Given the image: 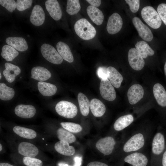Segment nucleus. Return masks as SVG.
Masks as SVG:
<instances>
[{
    "label": "nucleus",
    "mask_w": 166,
    "mask_h": 166,
    "mask_svg": "<svg viewBox=\"0 0 166 166\" xmlns=\"http://www.w3.org/2000/svg\"><path fill=\"white\" fill-rule=\"evenodd\" d=\"M0 166H14L7 163L1 162L0 163Z\"/></svg>",
    "instance_id": "nucleus-47"
},
{
    "label": "nucleus",
    "mask_w": 166,
    "mask_h": 166,
    "mask_svg": "<svg viewBox=\"0 0 166 166\" xmlns=\"http://www.w3.org/2000/svg\"><path fill=\"white\" fill-rule=\"evenodd\" d=\"M157 11L161 19L166 25V4H159L157 7Z\"/></svg>",
    "instance_id": "nucleus-40"
},
{
    "label": "nucleus",
    "mask_w": 166,
    "mask_h": 166,
    "mask_svg": "<svg viewBox=\"0 0 166 166\" xmlns=\"http://www.w3.org/2000/svg\"><path fill=\"white\" fill-rule=\"evenodd\" d=\"M108 78L113 87L119 88L123 80L122 75L115 68L109 66L107 68Z\"/></svg>",
    "instance_id": "nucleus-21"
},
{
    "label": "nucleus",
    "mask_w": 166,
    "mask_h": 166,
    "mask_svg": "<svg viewBox=\"0 0 166 166\" xmlns=\"http://www.w3.org/2000/svg\"><path fill=\"white\" fill-rule=\"evenodd\" d=\"M14 132L20 137L28 139H33L37 136L36 132L34 130L19 126H14Z\"/></svg>",
    "instance_id": "nucleus-31"
},
{
    "label": "nucleus",
    "mask_w": 166,
    "mask_h": 166,
    "mask_svg": "<svg viewBox=\"0 0 166 166\" xmlns=\"http://www.w3.org/2000/svg\"><path fill=\"white\" fill-rule=\"evenodd\" d=\"M97 75L98 77L102 79H108L107 68L104 67H100L97 70Z\"/></svg>",
    "instance_id": "nucleus-42"
},
{
    "label": "nucleus",
    "mask_w": 166,
    "mask_h": 166,
    "mask_svg": "<svg viewBox=\"0 0 166 166\" xmlns=\"http://www.w3.org/2000/svg\"><path fill=\"white\" fill-rule=\"evenodd\" d=\"M144 95L143 87L138 84L132 85L128 89L127 97L129 103L134 105L139 102Z\"/></svg>",
    "instance_id": "nucleus-11"
},
{
    "label": "nucleus",
    "mask_w": 166,
    "mask_h": 166,
    "mask_svg": "<svg viewBox=\"0 0 166 166\" xmlns=\"http://www.w3.org/2000/svg\"><path fill=\"white\" fill-rule=\"evenodd\" d=\"M57 135L60 140L65 141L69 144L74 142L76 138L74 135L63 128H60L57 130Z\"/></svg>",
    "instance_id": "nucleus-34"
},
{
    "label": "nucleus",
    "mask_w": 166,
    "mask_h": 166,
    "mask_svg": "<svg viewBox=\"0 0 166 166\" xmlns=\"http://www.w3.org/2000/svg\"><path fill=\"white\" fill-rule=\"evenodd\" d=\"M55 110L59 115L67 118L74 117L77 113L76 106L71 102L61 101L56 104Z\"/></svg>",
    "instance_id": "nucleus-3"
},
{
    "label": "nucleus",
    "mask_w": 166,
    "mask_h": 166,
    "mask_svg": "<svg viewBox=\"0 0 166 166\" xmlns=\"http://www.w3.org/2000/svg\"><path fill=\"white\" fill-rule=\"evenodd\" d=\"M74 28L77 35L84 40H90L94 38L96 34L95 28L85 18L77 21L74 24Z\"/></svg>",
    "instance_id": "nucleus-1"
},
{
    "label": "nucleus",
    "mask_w": 166,
    "mask_h": 166,
    "mask_svg": "<svg viewBox=\"0 0 166 166\" xmlns=\"http://www.w3.org/2000/svg\"><path fill=\"white\" fill-rule=\"evenodd\" d=\"M154 97L160 106H166V91L164 87L159 83L154 85L153 89Z\"/></svg>",
    "instance_id": "nucleus-20"
},
{
    "label": "nucleus",
    "mask_w": 166,
    "mask_h": 166,
    "mask_svg": "<svg viewBox=\"0 0 166 166\" xmlns=\"http://www.w3.org/2000/svg\"><path fill=\"white\" fill-rule=\"evenodd\" d=\"M124 160L133 166H146L148 162V159L144 155L137 152L127 156Z\"/></svg>",
    "instance_id": "nucleus-16"
},
{
    "label": "nucleus",
    "mask_w": 166,
    "mask_h": 166,
    "mask_svg": "<svg viewBox=\"0 0 166 166\" xmlns=\"http://www.w3.org/2000/svg\"><path fill=\"white\" fill-rule=\"evenodd\" d=\"M45 6L51 17L54 20L58 21L61 18L62 13L59 4L56 0H47Z\"/></svg>",
    "instance_id": "nucleus-12"
},
{
    "label": "nucleus",
    "mask_w": 166,
    "mask_h": 166,
    "mask_svg": "<svg viewBox=\"0 0 166 166\" xmlns=\"http://www.w3.org/2000/svg\"><path fill=\"white\" fill-rule=\"evenodd\" d=\"M164 73L165 75L166 76V61L164 65Z\"/></svg>",
    "instance_id": "nucleus-49"
},
{
    "label": "nucleus",
    "mask_w": 166,
    "mask_h": 166,
    "mask_svg": "<svg viewBox=\"0 0 166 166\" xmlns=\"http://www.w3.org/2000/svg\"><path fill=\"white\" fill-rule=\"evenodd\" d=\"M3 75L8 82L11 83L14 81L15 77L21 73V70L18 66L10 63H6Z\"/></svg>",
    "instance_id": "nucleus-17"
},
{
    "label": "nucleus",
    "mask_w": 166,
    "mask_h": 166,
    "mask_svg": "<svg viewBox=\"0 0 166 166\" xmlns=\"http://www.w3.org/2000/svg\"><path fill=\"white\" fill-rule=\"evenodd\" d=\"M81 9V6L78 0L67 1L66 12L70 15L77 14Z\"/></svg>",
    "instance_id": "nucleus-35"
},
{
    "label": "nucleus",
    "mask_w": 166,
    "mask_h": 166,
    "mask_svg": "<svg viewBox=\"0 0 166 166\" xmlns=\"http://www.w3.org/2000/svg\"><path fill=\"white\" fill-rule=\"evenodd\" d=\"M38 87L41 94L45 96H52L56 93L57 91V88L55 85L43 81L38 82Z\"/></svg>",
    "instance_id": "nucleus-27"
},
{
    "label": "nucleus",
    "mask_w": 166,
    "mask_h": 166,
    "mask_svg": "<svg viewBox=\"0 0 166 166\" xmlns=\"http://www.w3.org/2000/svg\"><path fill=\"white\" fill-rule=\"evenodd\" d=\"M77 99L82 115L87 116L89 112L90 102L89 100L84 94L80 92L78 94Z\"/></svg>",
    "instance_id": "nucleus-30"
},
{
    "label": "nucleus",
    "mask_w": 166,
    "mask_h": 166,
    "mask_svg": "<svg viewBox=\"0 0 166 166\" xmlns=\"http://www.w3.org/2000/svg\"><path fill=\"white\" fill-rule=\"evenodd\" d=\"M23 162L26 166H42L43 163L41 160L29 157H25L23 158Z\"/></svg>",
    "instance_id": "nucleus-37"
},
{
    "label": "nucleus",
    "mask_w": 166,
    "mask_h": 166,
    "mask_svg": "<svg viewBox=\"0 0 166 166\" xmlns=\"http://www.w3.org/2000/svg\"><path fill=\"white\" fill-rule=\"evenodd\" d=\"M123 25V21L120 15L117 13L112 14L108 21L106 29L110 34L117 33L121 29Z\"/></svg>",
    "instance_id": "nucleus-10"
},
{
    "label": "nucleus",
    "mask_w": 166,
    "mask_h": 166,
    "mask_svg": "<svg viewBox=\"0 0 166 166\" xmlns=\"http://www.w3.org/2000/svg\"><path fill=\"white\" fill-rule=\"evenodd\" d=\"M2 149V147L1 144H0V151H1Z\"/></svg>",
    "instance_id": "nucleus-50"
},
{
    "label": "nucleus",
    "mask_w": 166,
    "mask_h": 166,
    "mask_svg": "<svg viewBox=\"0 0 166 166\" xmlns=\"http://www.w3.org/2000/svg\"><path fill=\"white\" fill-rule=\"evenodd\" d=\"M15 92L12 88L7 86L5 83H0V99L3 101H8L14 96Z\"/></svg>",
    "instance_id": "nucleus-33"
},
{
    "label": "nucleus",
    "mask_w": 166,
    "mask_h": 166,
    "mask_svg": "<svg viewBox=\"0 0 166 166\" xmlns=\"http://www.w3.org/2000/svg\"><path fill=\"white\" fill-rule=\"evenodd\" d=\"M32 2V0H17L16 8L19 11L25 10L31 6Z\"/></svg>",
    "instance_id": "nucleus-38"
},
{
    "label": "nucleus",
    "mask_w": 166,
    "mask_h": 166,
    "mask_svg": "<svg viewBox=\"0 0 166 166\" xmlns=\"http://www.w3.org/2000/svg\"><path fill=\"white\" fill-rule=\"evenodd\" d=\"M56 48L58 53L63 59L69 63L73 61V55L67 44L62 42H59L57 44Z\"/></svg>",
    "instance_id": "nucleus-24"
},
{
    "label": "nucleus",
    "mask_w": 166,
    "mask_h": 166,
    "mask_svg": "<svg viewBox=\"0 0 166 166\" xmlns=\"http://www.w3.org/2000/svg\"><path fill=\"white\" fill-rule=\"evenodd\" d=\"M54 148L58 152L65 156L73 155L75 152L74 148L69 146L68 143L63 140L56 142L54 145Z\"/></svg>",
    "instance_id": "nucleus-26"
},
{
    "label": "nucleus",
    "mask_w": 166,
    "mask_h": 166,
    "mask_svg": "<svg viewBox=\"0 0 166 166\" xmlns=\"http://www.w3.org/2000/svg\"><path fill=\"white\" fill-rule=\"evenodd\" d=\"M19 54L18 52L8 45L3 46L1 55L7 61H12Z\"/></svg>",
    "instance_id": "nucleus-32"
},
{
    "label": "nucleus",
    "mask_w": 166,
    "mask_h": 166,
    "mask_svg": "<svg viewBox=\"0 0 166 166\" xmlns=\"http://www.w3.org/2000/svg\"><path fill=\"white\" fill-rule=\"evenodd\" d=\"M116 142L111 136H107L99 140L96 144V146L101 153L105 155L111 154L114 148Z\"/></svg>",
    "instance_id": "nucleus-9"
},
{
    "label": "nucleus",
    "mask_w": 166,
    "mask_h": 166,
    "mask_svg": "<svg viewBox=\"0 0 166 166\" xmlns=\"http://www.w3.org/2000/svg\"><path fill=\"white\" fill-rule=\"evenodd\" d=\"M87 166H108L106 164L98 161H93L89 163Z\"/></svg>",
    "instance_id": "nucleus-45"
},
{
    "label": "nucleus",
    "mask_w": 166,
    "mask_h": 166,
    "mask_svg": "<svg viewBox=\"0 0 166 166\" xmlns=\"http://www.w3.org/2000/svg\"><path fill=\"white\" fill-rule=\"evenodd\" d=\"M0 4L11 13L15 10L16 7V2L14 0H0Z\"/></svg>",
    "instance_id": "nucleus-39"
},
{
    "label": "nucleus",
    "mask_w": 166,
    "mask_h": 166,
    "mask_svg": "<svg viewBox=\"0 0 166 166\" xmlns=\"http://www.w3.org/2000/svg\"><path fill=\"white\" fill-rule=\"evenodd\" d=\"M58 165L59 166H69L68 164L63 163H59Z\"/></svg>",
    "instance_id": "nucleus-48"
},
{
    "label": "nucleus",
    "mask_w": 166,
    "mask_h": 166,
    "mask_svg": "<svg viewBox=\"0 0 166 166\" xmlns=\"http://www.w3.org/2000/svg\"><path fill=\"white\" fill-rule=\"evenodd\" d=\"M31 75V78L40 81L47 80L51 76V74L49 70L41 66H36L32 68Z\"/></svg>",
    "instance_id": "nucleus-18"
},
{
    "label": "nucleus",
    "mask_w": 166,
    "mask_h": 166,
    "mask_svg": "<svg viewBox=\"0 0 166 166\" xmlns=\"http://www.w3.org/2000/svg\"><path fill=\"white\" fill-rule=\"evenodd\" d=\"M165 148V140L163 135L158 132L155 136L152 144V151L155 154L159 155L164 151Z\"/></svg>",
    "instance_id": "nucleus-22"
},
{
    "label": "nucleus",
    "mask_w": 166,
    "mask_h": 166,
    "mask_svg": "<svg viewBox=\"0 0 166 166\" xmlns=\"http://www.w3.org/2000/svg\"><path fill=\"white\" fill-rule=\"evenodd\" d=\"M86 10L89 16L94 23L97 25L102 24L104 16L101 10L96 7L89 6L87 7Z\"/></svg>",
    "instance_id": "nucleus-23"
},
{
    "label": "nucleus",
    "mask_w": 166,
    "mask_h": 166,
    "mask_svg": "<svg viewBox=\"0 0 166 166\" xmlns=\"http://www.w3.org/2000/svg\"><path fill=\"white\" fill-rule=\"evenodd\" d=\"M18 151L21 155L25 157H34L38 153L37 148L34 144L27 142H22L18 146Z\"/></svg>",
    "instance_id": "nucleus-14"
},
{
    "label": "nucleus",
    "mask_w": 166,
    "mask_h": 166,
    "mask_svg": "<svg viewBox=\"0 0 166 166\" xmlns=\"http://www.w3.org/2000/svg\"><path fill=\"white\" fill-rule=\"evenodd\" d=\"M45 18V12L42 7L38 5L34 6L30 17L31 23L35 26H40L44 23Z\"/></svg>",
    "instance_id": "nucleus-13"
},
{
    "label": "nucleus",
    "mask_w": 166,
    "mask_h": 166,
    "mask_svg": "<svg viewBox=\"0 0 166 166\" xmlns=\"http://www.w3.org/2000/svg\"><path fill=\"white\" fill-rule=\"evenodd\" d=\"M41 51L43 57L52 63L59 65L63 61V58L59 53L49 44H43L41 46Z\"/></svg>",
    "instance_id": "nucleus-4"
},
{
    "label": "nucleus",
    "mask_w": 166,
    "mask_h": 166,
    "mask_svg": "<svg viewBox=\"0 0 166 166\" xmlns=\"http://www.w3.org/2000/svg\"><path fill=\"white\" fill-rule=\"evenodd\" d=\"M125 1L128 5L132 12L135 13L138 11L140 7V0H125Z\"/></svg>",
    "instance_id": "nucleus-41"
},
{
    "label": "nucleus",
    "mask_w": 166,
    "mask_h": 166,
    "mask_svg": "<svg viewBox=\"0 0 166 166\" xmlns=\"http://www.w3.org/2000/svg\"><path fill=\"white\" fill-rule=\"evenodd\" d=\"M74 164L73 166H81L82 162V157L79 156H75L74 158Z\"/></svg>",
    "instance_id": "nucleus-44"
},
{
    "label": "nucleus",
    "mask_w": 166,
    "mask_h": 166,
    "mask_svg": "<svg viewBox=\"0 0 166 166\" xmlns=\"http://www.w3.org/2000/svg\"><path fill=\"white\" fill-rule=\"evenodd\" d=\"M86 1L91 5V6L96 7L99 6L101 3V1L100 0H87Z\"/></svg>",
    "instance_id": "nucleus-43"
},
{
    "label": "nucleus",
    "mask_w": 166,
    "mask_h": 166,
    "mask_svg": "<svg viewBox=\"0 0 166 166\" xmlns=\"http://www.w3.org/2000/svg\"><path fill=\"white\" fill-rule=\"evenodd\" d=\"M163 166H166V151L164 153L162 160Z\"/></svg>",
    "instance_id": "nucleus-46"
},
{
    "label": "nucleus",
    "mask_w": 166,
    "mask_h": 166,
    "mask_svg": "<svg viewBox=\"0 0 166 166\" xmlns=\"http://www.w3.org/2000/svg\"><path fill=\"white\" fill-rule=\"evenodd\" d=\"M90 108L93 115L95 117H101L105 113L106 108L103 103L100 100L94 98L90 102Z\"/></svg>",
    "instance_id": "nucleus-25"
},
{
    "label": "nucleus",
    "mask_w": 166,
    "mask_h": 166,
    "mask_svg": "<svg viewBox=\"0 0 166 166\" xmlns=\"http://www.w3.org/2000/svg\"><path fill=\"white\" fill-rule=\"evenodd\" d=\"M6 43L16 50L22 52L26 50L28 45L25 40L20 37H10L7 38Z\"/></svg>",
    "instance_id": "nucleus-19"
},
{
    "label": "nucleus",
    "mask_w": 166,
    "mask_h": 166,
    "mask_svg": "<svg viewBox=\"0 0 166 166\" xmlns=\"http://www.w3.org/2000/svg\"><path fill=\"white\" fill-rule=\"evenodd\" d=\"M128 60L130 66L135 70H140L144 66L145 62L143 58L136 48H132L129 50Z\"/></svg>",
    "instance_id": "nucleus-7"
},
{
    "label": "nucleus",
    "mask_w": 166,
    "mask_h": 166,
    "mask_svg": "<svg viewBox=\"0 0 166 166\" xmlns=\"http://www.w3.org/2000/svg\"><path fill=\"white\" fill-rule=\"evenodd\" d=\"M142 17L150 27L157 29L161 26L162 21L157 12L151 6H146L141 11Z\"/></svg>",
    "instance_id": "nucleus-2"
},
{
    "label": "nucleus",
    "mask_w": 166,
    "mask_h": 166,
    "mask_svg": "<svg viewBox=\"0 0 166 166\" xmlns=\"http://www.w3.org/2000/svg\"><path fill=\"white\" fill-rule=\"evenodd\" d=\"M132 22L139 36L143 40L148 42L152 40L153 36L151 31L139 18L134 17L132 19Z\"/></svg>",
    "instance_id": "nucleus-8"
},
{
    "label": "nucleus",
    "mask_w": 166,
    "mask_h": 166,
    "mask_svg": "<svg viewBox=\"0 0 166 166\" xmlns=\"http://www.w3.org/2000/svg\"><path fill=\"white\" fill-rule=\"evenodd\" d=\"M99 89L101 95L104 99L112 101L116 99V91L113 86L108 79L101 80Z\"/></svg>",
    "instance_id": "nucleus-5"
},
{
    "label": "nucleus",
    "mask_w": 166,
    "mask_h": 166,
    "mask_svg": "<svg viewBox=\"0 0 166 166\" xmlns=\"http://www.w3.org/2000/svg\"><path fill=\"white\" fill-rule=\"evenodd\" d=\"M36 110L31 105H19L14 109V113L18 116L24 118H30L35 115Z\"/></svg>",
    "instance_id": "nucleus-15"
},
{
    "label": "nucleus",
    "mask_w": 166,
    "mask_h": 166,
    "mask_svg": "<svg viewBox=\"0 0 166 166\" xmlns=\"http://www.w3.org/2000/svg\"><path fill=\"white\" fill-rule=\"evenodd\" d=\"M135 47L143 58H146L148 56H152L154 54L153 50L145 41L137 42L135 45Z\"/></svg>",
    "instance_id": "nucleus-29"
},
{
    "label": "nucleus",
    "mask_w": 166,
    "mask_h": 166,
    "mask_svg": "<svg viewBox=\"0 0 166 166\" xmlns=\"http://www.w3.org/2000/svg\"><path fill=\"white\" fill-rule=\"evenodd\" d=\"M144 140L143 135L140 133L134 135L125 143L123 150L126 152L138 150L144 145Z\"/></svg>",
    "instance_id": "nucleus-6"
},
{
    "label": "nucleus",
    "mask_w": 166,
    "mask_h": 166,
    "mask_svg": "<svg viewBox=\"0 0 166 166\" xmlns=\"http://www.w3.org/2000/svg\"><path fill=\"white\" fill-rule=\"evenodd\" d=\"M0 79H1V78H2V75L1 74V73H0Z\"/></svg>",
    "instance_id": "nucleus-51"
},
{
    "label": "nucleus",
    "mask_w": 166,
    "mask_h": 166,
    "mask_svg": "<svg viewBox=\"0 0 166 166\" xmlns=\"http://www.w3.org/2000/svg\"><path fill=\"white\" fill-rule=\"evenodd\" d=\"M62 127L69 132L77 133L82 130V127L79 124L73 122H62L60 123Z\"/></svg>",
    "instance_id": "nucleus-36"
},
{
    "label": "nucleus",
    "mask_w": 166,
    "mask_h": 166,
    "mask_svg": "<svg viewBox=\"0 0 166 166\" xmlns=\"http://www.w3.org/2000/svg\"><path fill=\"white\" fill-rule=\"evenodd\" d=\"M134 118L131 114H127L119 117L114 123V129L117 131H121L130 125Z\"/></svg>",
    "instance_id": "nucleus-28"
}]
</instances>
